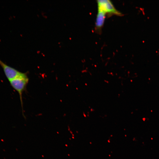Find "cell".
Listing matches in <instances>:
<instances>
[{
	"label": "cell",
	"instance_id": "obj_1",
	"mask_svg": "<svg viewBox=\"0 0 159 159\" xmlns=\"http://www.w3.org/2000/svg\"><path fill=\"white\" fill-rule=\"evenodd\" d=\"M29 78L26 74L24 73H23L20 76L9 81L11 86L19 94L23 110L22 93L25 90Z\"/></svg>",
	"mask_w": 159,
	"mask_h": 159
},
{
	"label": "cell",
	"instance_id": "obj_2",
	"mask_svg": "<svg viewBox=\"0 0 159 159\" xmlns=\"http://www.w3.org/2000/svg\"><path fill=\"white\" fill-rule=\"evenodd\" d=\"M97 9L104 11L107 16H110L113 15L122 16L123 14L117 10L111 1L109 0H98L97 1Z\"/></svg>",
	"mask_w": 159,
	"mask_h": 159
},
{
	"label": "cell",
	"instance_id": "obj_4",
	"mask_svg": "<svg viewBox=\"0 0 159 159\" xmlns=\"http://www.w3.org/2000/svg\"><path fill=\"white\" fill-rule=\"evenodd\" d=\"M95 23V31L98 33H100L103 26L106 14L103 11L98 9Z\"/></svg>",
	"mask_w": 159,
	"mask_h": 159
},
{
	"label": "cell",
	"instance_id": "obj_3",
	"mask_svg": "<svg viewBox=\"0 0 159 159\" xmlns=\"http://www.w3.org/2000/svg\"><path fill=\"white\" fill-rule=\"evenodd\" d=\"M0 65L2 68L6 77L9 81L20 76L23 73L7 65L0 59Z\"/></svg>",
	"mask_w": 159,
	"mask_h": 159
}]
</instances>
